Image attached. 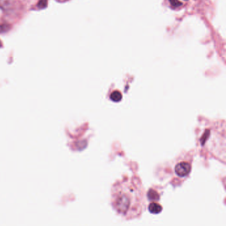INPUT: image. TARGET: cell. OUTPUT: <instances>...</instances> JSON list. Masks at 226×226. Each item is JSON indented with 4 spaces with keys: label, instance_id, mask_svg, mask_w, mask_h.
<instances>
[{
    "label": "cell",
    "instance_id": "obj_7",
    "mask_svg": "<svg viewBox=\"0 0 226 226\" xmlns=\"http://www.w3.org/2000/svg\"><path fill=\"white\" fill-rule=\"evenodd\" d=\"M169 2L171 5L174 8L180 7V6L182 5V3L180 1H178V0H169Z\"/></svg>",
    "mask_w": 226,
    "mask_h": 226
},
{
    "label": "cell",
    "instance_id": "obj_4",
    "mask_svg": "<svg viewBox=\"0 0 226 226\" xmlns=\"http://www.w3.org/2000/svg\"><path fill=\"white\" fill-rule=\"evenodd\" d=\"M148 210L153 214H157L162 212L163 207L160 206V204L157 203V202H151V203L148 206Z\"/></svg>",
    "mask_w": 226,
    "mask_h": 226
},
{
    "label": "cell",
    "instance_id": "obj_6",
    "mask_svg": "<svg viewBox=\"0 0 226 226\" xmlns=\"http://www.w3.org/2000/svg\"><path fill=\"white\" fill-rule=\"evenodd\" d=\"M47 5H48V0H39L37 6L40 9H45L47 7Z\"/></svg>",
    "mask_w": 226,
    "mask_h": 226
},
{
    "label": "cell",
    "instance_id": "obj_5",
    "mask_svg": "<svg viewBox=\"0 0 226 226\" xmlns=\"http://www.w3.org/2000/svg\"><path fill=\"white\" fill-rule=\"evenodd\" d=\"M110 99L115 103L120 102L122 99V94L119 91H115L110 94Z\"/></svg>",
    "mask_w": 226,
    "mask_h": 226
},
{
    "label": "cell",
    "instance_id": "obj_1",
    "mask_svg": "<svg viewBox=\"0 0 226 226\" xmlns=\"http://www.w3.org/2000/svg\"><path fill=\"white\" fill-rule=\"evenodd\" d=\"M144 198L143 188L137 178L117 182L111 188V206L117 214L127 219L141 215L144 208Z\"/></svg>",
    "mask_w": 226,
    "mask_h": 226
},
{
    "label": "cell",
    "instance_id": "obj_9",
    "mask_svg": "<svg viewBox=\"0 0 226 226\" xmlns=\"http://www.w3.org/2000/svg\"><path fill=\"white\" fill-rule=\"evenodd\" d=\"M1 46H2V43H1V41H0V47Z\"/></svg>",
    "mask_w": 226,
    "mask_h": 226
},
{
    "label": "cell",
    "instance_id": "obj_3",
    "mask_svg": "<svg viewBox=\"0 0 226 226\" xmlns=\"http://www.w3.org/2000/svg\"><path fill=\"white\" fill-rule=\"evenodd\" d=\"M0 8L7 13L15 11L17 3L14 0H0Z\"/></svg>",
    "mask_w": 226,
    "mask_h": 226
},
{
    "label": "cell",
    "instance_id": "obj_8",
    "mask_svg": "<svg viewBox=\"0 0 226 226\" xmlns=\"http://www.w3.org/2000/svg\"><path fill=\"white\" fill-rule=\"evenodd\" d=\"M9 29V26L7 25H0V33L5 32Z\"/></svg>",
    "mask_w": 226,
    "mask_h": 226
},
{
    "label": "cell",
    "instance_id": "obj_2",
    "mask_svg": "<svg viewBox=\"0 0 226 226\" xmlns=\"http://www.w3.org/2000/svg\"><path fill=\"white\" fill-rule=\"evenodd\" d=\"M190 171H191V166L187 162H180L175 167L176 174L180 177H184L187 176Z\"/></svg>",
    "mask_w": 226,
    "mask_h": 226
}]
</instances>
